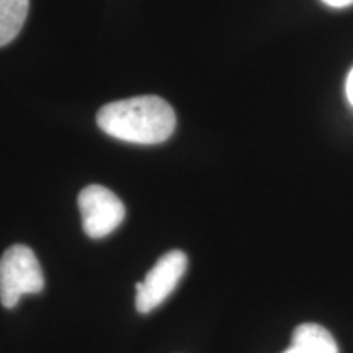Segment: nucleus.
I'll return each mask as SVG.
<instances>
[{
	"label": "nucleus",
	"instance_id": "1",
	"mask_svg": "<svg viewBox=\"0 0 353 353\" xmlns=\"http://www.w3.org/2000/svg\"><path fill=\"white\" fill-rule=\"evenodd\" d=\"M97 125L112 138L131 144H161L175 131L176 117L169 101L156 95L132 97L107 103Z\"/></svg>",
	"mask_w": 353,
	"mask_h": 353
},
{
	"label": "nucleus",
	"instance_id": "2",
	"mask_svg": "<svg viewBox=\"0 0 353 353\" xmlns=\"http://www.w3.org/2000/svg\"><path fill=\"white\" fill-rule=\"evenodd\" d=\"M43 268L30 247L15 244L0 257V303L12 309L25 294L41 293Z\"/></svg>",
	"mask_w": 353,
	"mask_h": 353
},
{
	"label": "nucleus",
	"instance_id": "3",
	"mask_svg": "<svg viewBox=\"0 0 353 353\" xmlns=\"http://www.w3.org/2000/svg\"><path fill=\"white\" fill-rule=\"evenodd\" d=\"M187 267L188 259L182 250H170L157 260L144 281L136 283V309L141 314L154 311L174 293Z\"/></svg>",
	"mask_w": 353,
	"mask_h": 353
},
{
	"label": "nucleus",
	"instance_id": "4",
	"mask_svg": "<svg viewBox=\"0 0 353 353\" xmlns=\"http://www.w3.org/2000/svg\"><path fill=\"white\" fill-rule=\"evenodd\" d=\"M79 211L83 232L92 239H101L112 234L123 223L126 208L112 190L101 185H88L79 193Z\"/></svg>",
	"mask_w": 353,
	"mask_h": 353
},
{
	"label": "nucleus",
	"instance_id": "5",
	"mask_svg": "<svg viewBox=\"0 0 353 353\" xmlns=\"http://www.w3.org/2000/svg\"><path fill=\"white\" fill-rule=\"evenodd\" d=\"M283 353H339L335 339L319 324H301L294 329L291 347Z\"/></svg>",
	"mask_w": 353,
	"mask_h": 353
},
{
	"label": "nucleus",
	"instance_id": "6",
	"mask_svg": "<svg viewBox=\"0 0 353 353\" xmlns=\"http://www.w3.org/2000/svg\"><path fill=\"white\" fill-rule=\"evenodd\" d=\"M30 0H0V46H6L21 32L28 15Z\"/></svg>",
	"mask_w": 353,
	"mask_h": 353
},
{
	"label": "nucleus",
	"instance_id": "7",
	"mask_svg": "<svg viewBox=\"0 0 353 353\" xmlns=\"http://www.w3.org/2000/svg\"><path fill=\"white\" fill-rule=\"evenodd\" d=\"M322 2L332 8H343V7L353 6V0H322Z\"/></svg>",
	"mask_w": 353,
	"mask_h": 353
},
{
	"label": "nucleus",
	"instance_id": "8",
	"mask_svg": "<svg viewBox=\"0 0 353 353\" xmlns=\"http://www.w3.org/2000/svg\"><path fill=\"white\" fill-rule=\"evenodd\" d=\"M345 92H347V97H348V101L353 105V69L350 70V74H348L347 77V83H345Z\"/></svg>",
	"mask_w": 353,
	"mask_h": 353
}]
</instances>
